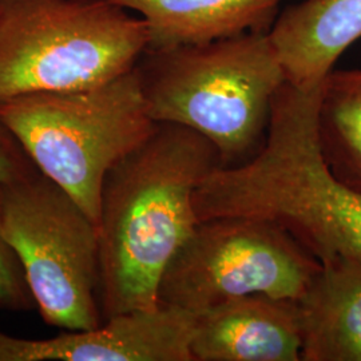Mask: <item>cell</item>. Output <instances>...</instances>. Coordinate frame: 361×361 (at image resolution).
Wrapping results in <instances>:
<instances>
[{"instance_id": "7a4b0ae2", "label": "cell", "mask_w": 361, "mask_h": 361, "mask_svg": "<svg viewBox=\"0 0 361 361\" xmlns=\"http://www.w3.org/2000/svg\"><path fill=\"white\" fill-rule=\"evenodd\" d=\"M137 73L152 119L204 135L222 168L238 166L261 149L273 99L286 82L269 32L146 50Z\"/></svg>"}, {"instance_id": "30bf717a", "label": "cell", "mask_w": 361, "mask_h": 361, "mask_svg": "<svg viewBox=\"0 0 361 361\" xmlns=\"http://www.w3.org/2000/svg\"><path fill=\"white\" fill-rule=\"evenodd\" d=\"M301 361H361V261L334 255L320 261L297 300Z\"/></svg>"}, {"instance_id": "52a82bcc", "label": "cell", "mask_w": 361, "mask_h": 361, "mask_svg": "<svg viewBox=\"0 0 361 361\" xmlns=\"http://www.w3.org/2000/svg\"><path fill=\"white\" fill-rule=\"evenodd\" d=\"M194 324L195 313L159 302L44 340L0 329V361H193Z\"/></svg>"}, {"instance_id": "8fae6325", "label": "cell", "mask_w": 361, "mask_h": 361, "mask_svg": "<svg viewBox=\"0 0 361 361\" xmlns=\"http://www.w3.org/2000/svg\"><path fill=\"white\" fill-rule=\"evenodd\" d=\"M141 13L147 50L207 44L246 32H269L283 0H110Z\"/></svg>"}, {"instance_id": "6da1fadb", "label": "cell", "mask_w": 361, "mask_h": 361, "mask_svg": "<svg viewBox=\"0 0 361 361\" xmlns=\"http://www.w3.org/2000/svg\"><path fill=\"white\" fill-rule=\"evenodd\" d=\"M221 166L217 149L204 135L157 122L153 133L109 170L98 221L104 320L159 304L164 271L200 222L195 193Z\"/></svg>"}, {"instance_id": "4fadbf2b", "label": "cell", "mask_w": 361, "mask_h": 361, "mask_svg": "<svg viewBox=\"0 0 361 361\" xmlns=\"http://www.w3.org/2000/svg\"><path fill=\"white\" fill-rule=\"evenodd\" d=\"M35 305L25 273L11 246L0 232V310L22 312Z\"/></svg>"}, {"instance_id": "8992f818", "label": "cell", "mask_w": 361, "mask_h": 361, "mask_svg": "<svg viewBox=\"0 0 361 361\" xmlns=\"http://www.w3.org/2000/svg\"><path fill=\"white\" fill-rule=\"evenodd\" d=\"M319 267L307 247L271 219H202L169 262L158 300L192 313L247 295L297 301Z\"/></svg>"}, {"instance_id": "5b68a950", "label": "cell", "mask_w": 361, "mask_h": 361, "mask_svg": "<svg viewBox=\"0 0 361 361\" xmlns=\"http://www.w3.org/2000/svg\"><path fill=\"white\" fill-rule=\"evenodd\" d=\"M0 232L44 323L65 331L102 324L98 228L70 194L40 171L0 186Z\"/></svg>"}, {"instance_id": "5bb4252c", "label": "cell", "mask_w": 361, "mask_h": 361, "mask_svg": "<svg viewBox=\"0 0 361 361\" xmlns=\"http://www.w3.org/2000/svg\"><path fill=\"white\" fill-rule=\"evenodd\" d=\"M38 171L13 131L0 119V186L25 180Z\"/></svg>"}, {"instance_id": "3957f363", "label": "cell", "mask_w": 361, "mask_h": 361, "mask_svg": "<svg viewBox=\"0 0 361 361\" xmlns=\"http://www.w3.org/2000/svg\"><path fill=\"white\" fill-rule=\"evenodd\" d=\"M147 46L142 18L110 0H0V104L101 86Z\"/></svg>"}, {"instance_id": "ba28073f", "label": "cell", "mask_w": 361, "mask_h": 361, "mask_svg": "<svg viewBox=\"0 0 361 361\" xmlns=\"http://www.w3.org/2000/svg\"><path fill=\"white\" fill-rule=\"evenodd\" d=\"M297 301L247 295L195 313L193 361H300Z\"/></svg>"}, {"instance_id": "277c9868", "label": "cell", "mask_w": 361, "mask_h": 361, "mask_svg": "<svg viewBox=\"0 0 361 361\" xmlns=\"http://www.w3.org/2000/svg\"><path fill=\"white\" fill-rule=\"evenodd\" d=\"M39 171L70 194L97 228L104 177L153 133L137 66L85 90L28 94L0 104Z\"/></svg>"}, {"instance_id": "9c48e42d", "label": "cell", "mask_w": 361, "mask_h": 361, "mask_svg": "<svg viewBox=\"0 0 361 361\" xmlns=\"http://www.w3.org/2000/svg\"><path fill=\"white\" fill-rule=\"evenodd\" d=\"M269 35L286 82L317 86L361 39V0H304L289 6L279 13Z\"/></svg>"}, {"instance_id": "7c38bea8", "label": "cell", "mask_w": 361, "mask_h": 361, "mask_svg": "<svg viewBox=\"0 0 361 361\" xmlns=\"http://www.w3.org/2000/svg\"><path fill=\"white\" fill-rule=\"evenodd\" d=\"M317 140L332 176L361 193V68H334L324 79Z\"/></svg>"}]
</instances>
